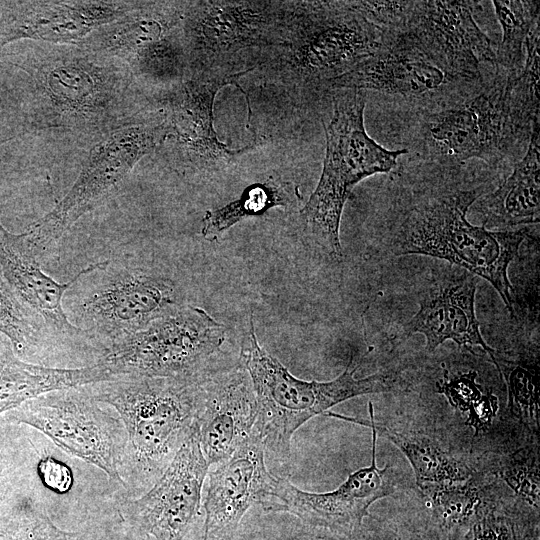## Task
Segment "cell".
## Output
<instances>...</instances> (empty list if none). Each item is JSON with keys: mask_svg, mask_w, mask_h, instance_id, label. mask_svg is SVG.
Segmentation results:
<instances>
[{"mask_svg": "<svg viewBox=\"0 0 540 540\" xmlns=\"http://www.w3.org/2000/svg\"><path fill=\"white\" fill-rule=\"evenodd\" d=\"M196 432L209 464L228 459L252 433L257 405L247 371L238 362L205 376Z\"/></svg>", "mask_w": 540, "mask_h": 540, "instance_id": "d6986e66", "label": "cell"}, {"mask_svg": "<svg viewBox=\"0 0 540 540\" xmlns=\"http://www.w3.org/2000/svg\"><path fill=\"white\" fill-rule=\"evenodd\" d=\"M333 111L325 126L326 151L318 184L301 210L310 234L336 259L342 257L340 222L344 205L356 184L378 173H389L405 148L389 150L365 129V91L336 89Z\"/></svg>", "mask_w": 540, "mask_h": 540, "instance_id": "ba28073f", "label": "cell"}, {"mask_svg": "<svg viewBox=\"0 0 540 540\" xmlns=\"http://www.w3.org/2000/svg\"><path fill=\"white\" fill-rule=\"evenodd\" d=\"M0 540H84V537L59 529L28 501L0 518Z\"/></svg>", "mask_w": 540, "mask_h": 540, "instance_id": "f546056e", "label": "cell"}, {"mask_svg": "<svg viewBox=\"0 0 540 540\" xmlns=\"http://www.w3.org/2000/svg\"><path fill=\"white\" fill-rule=\"evenodd\" d=\"M12 457L6 447L4 440L0 439V497L5 493L6 479L12 468Z\"/></svg>", "mask_w": 540, "mask_h": 540, "instance_id": "e575fe53", "label": "cell"}, {"mask_svg": "<svg viewBox=\"0 0 540 540\" xmlns=\"http://www.w3.org/2000/svg\"><path fill=\"white\" fill-rule=\"evenodd\" d=\"M39 469L44 483L52 490L65 492L70 488L72 475L62 462L50 458L42 460Z\"/></svg>", "mask_w": 540, "mask_h": 540, "instance_id": "836d02e7", "label": "cell"}, {"mask_svg": "<svg viewBox=\"0 0 540 540\" xmlns=\"http://www.w3.org/2000/svg\"><path fill=\"white\" fill-rule=\"evenodd\" d=\"M300 201L298 188L290 181L267 180L248 187L236 200L206 211L202 220L205 238H216L239 221L275 207L290 209Z\"/></svg>", "mask_w": 540, "mask_h": 540, "instance_id": "83f0119b", "label": "cell"}, {"mask_svg": "<svg viewBox=\"0 0 540 540\" xmlns=\"http://www.w3.org/2000/svg\"><path fill=\"white\" fill-rule=\"evenodd\" d=\"M109 265L76 309L78 319L88 325L86 332L105 338L108 345L182 304L171 279L139 268Z\"/></svg>", "mask_w": 540, "mask_h": 540, "instance_id": "4fadbf2b", "label": "cell"}, {"mask_svg": "<svg viewBox=\"0 0 540 540\" xmlns=\"http://www.w3.org/2000/svg\"><path fill=\"white\" fill-rule=\"evenodd\" d=\"M226 327L204 309L180 304L141 330L108 345L98 360L113 378L124 376L200 380L214 365Z\"/></svg>", "mask_w": 540, "mask_h": 540, "instance_id": "9c48e42d", "label": "cell"}, {"mask_svg": "<svg viewBox=\"0 0 540 540\" xmlns=\"http://www.w3.org/2000/svg\"><path fill=\"white\" fill-rule=\"evenodd\" d=\"M497 68L474 91L422 110L410 127L409 147L425 160L459 164L479 159L497 166L540 129V113Z\"/></svg>", "mask_w": 540, "mask_h": 540, "instance_id": "7a4b0ae2", "label": "cell"}, {"mask_svg": "<svg viewBox=\"0 0 540 540\" xmlns=\"http://www.w3.org/2000/svg\"><path fill=\"white\" fill-rule=\"evenodd\" d=\"M297 1H186L181 30L190 77H242L286 40ZM189 77V78H190Z\"/></svg>", "mask_w": 540, "mask_h": 540, "instance_id": "5b68a950", "label": "cell"}, {"mask_svg": "<svg viewBox=\"0 0 540 540\" xmlns=\"http://www.w3.org/2000/svg\"><path fill=\"white\" fill-rule=\"evenodd\" d=\"M112 379L99 362L81 368H53L25 362L6 351L0 355V415L49 392Z\"/></svg>", "mask_w": 540, "mask_h": 540, "instance_id": "d4e9b609", "label": "cell"}, {"mask_svg": "<svg viewBox=\"0 0 540 540\" xmlns=\"http://www.w3.org/2000/svg\"><path fill=\"white\" fill-rule=\"evenodd\" d=\"M387 540H444L442 538H436L434 536H431L429 534H422V533H410V534H399L398 532H394L391 534Z\"/></svg>", "mask_w": 540, "mask_h": 540, "instance_id": "d590c367", "label": "cell"}, {"mask_svg": "<svg viewBox=\"0 0 540 540\" xmlns=\"http://www.w3.org/2000/svg\"><path fill=\"white\" fill-rule=\"evenodd\" d=\"M273 474L260 435L252 433L209 473L204 499V540H234L246 511L259 504Z\"/></svg>", "mask_w": 540, "mask_h": 540, "instance_id": "ac0fdd59", "label": "cell"}, {"mask_svg": "<svg viewBox=\"0 0 540 540\" xmlns=\"http://www.w3.org/2000/svg\"><path fill=\"white\" fill-rule=\"evenodd\" d=\"M169 133L161 109L147 111L102 136L90 149L64 197L24 233L35 256L51 251L67 230L111 194L144 156L168 139Z\"/></svg>", "mask_w": 540, "mask_h": 540, "instance_id": "30bf717a", "label": "cell"}, {"mask_svg": "<svg viewBox=\"0 0 540 540\" xmlns=\"http://www.w3.org/2000/svg\"><path fill=\"white\" fill-rule=\"evenodd\" d=\"M237 78L239 76L190 77L160 99L169 126L168 139H174L177 160L186 168L206 172L222 169L255 148L252 144L231 149L219 140L214 129L215 97Z\"/></svg>", "mask_w": 540, "mask_h": 540, "instance_id": "e0dca14e", "label": "cell"}, {"mask_svg": "<svg viewBox=\"0 0 540 540\" xmlns=\"http://www.w3.org/2000/svg\"><path fill=\"white\" fill-rule=\"evenodd\" d=\"M51 45L28 69L37 129L101 138L147 112L125 62L79 44Z\"/></svg>", "mask_w": 540, "mask_h": 540, "instance_id": "6da1fadb", "label": "cell"}, {"mask_svg": "<svg viewBox=\"0 0 540 540\" xmlns=\"http://www.w3.org/2000/svg\"><path fill=\"white\" fill-rule=\"evenodd\" d=\"M462 540H522L515 524L495 512L483 513L467 530Z\"/></svg>", "mask_w": 540, "mask_h": 540, "instance_id": "d6a6232c", "label": "cell"}, {"mask_svg": "<svg viewBox=\"0 0 540 540\" xmlns=\"http://www.w3.org/2000/svg\"><path fill=\"white\" fill-rule=\"evenodd\" d=\"M238 362L247 371L255 394L254 430L264 443L265 453L282 465L290 460L293 434L308 420L353 397L392 388L390 378L384 374L356 378L357 367L352 368V358L346 369L331 381H306L295 377L260 345L252 316L241 343Z\"/></svg>", "mask_w": 540, "mask_h": 540, "instance_id": "8992f818", "label": "cell"}, {"mask_svg": "<svg viewBox=\"0 0 540 540\" xmlns=\"http://www.w3.org/2000/svg\"><path fill=\"white\" fill-rule=\"evenodd\" d=\"M540 129L533 132L527 150L513 172L480 201L483 226L504 228L539 223Z\"/></svg>", "mask_w": 540, "mask_h": 540, "instance_id": "cb8c5ba5", "label": "cell"}, {"mask_svg": "<svg viewBox=\"0 0 540 540\" xmlns=\"http://www.w3.org/2000/svg\"><path fill=\"white\" fill-rule=\"evenodd\" d=\"M202 379L124 376L86 386L115 409L126 430L121 484L145 493L191 434L202 404Z\"/></svg>", "mask_w": 540, "mask_h": 540, "instance_id": "3957f363", "label": "cell"}, {"mask_svg": "<svg viewBox=\"0 0 540 540\" xmlns=\"http://www.w3.org/2000/svg\"><path fill=\"white\" fill-rule=\"evenodd\" d=\"M387 34L348 1H297L287 37L258 67L300 89H323L376 52Z\"/></svg>", "mask_w": 540, "mask_h": 540, "instance_id": "52a82bcc", "label": "cell"}, {"mask_svg": "<svg viewBox=\"0 0 540 540\" xmlns=\"http://www.w3.org/2000/svg\"><path fill=\"white\" fill-rule=\"evenodd\" d=\"M372 430L371 464L351 473L335 490L324 493L298 489L287 479L273 475L259 505L268 512H287L306 524L338 536L357 533L369 507L391 495L395 485L388 467L376 464L377 432Z\"/></svg>", "mask_w": 540, "mask_h": 540, "instance_id": "5bb4252c", "label": "cell"}, {"mask_svg": "<svg viewBox=\"0 0 540 540\" xmlns=\"http://www.w3.org/2000/svg\"><path fill=\"white\" fill-rule=\"evenodd\" d=\"M350 7L385 34L404 32L414 1H348Z\"/></svg>", "mask_w": 540, "mask_h": 540, "instance_id": "1f68e13d", "label": "cell"}, {"mask_svg": "<svg viewBox=\"0 0 540 540\" xmlns=\"http://www.w3.org/2000/svg\"><path fill=\"white\" fill-rule=\"evenodd\" d=\"M476 1H414L405 33L452 74L475 84L488 78L485 66L497 68L488 36L474 19Z\"/></svg>", "mask_w": 540, "mask_h": 540, "instance_id": "9a60e30c", "label": "cell"}, {"mask_svg": "<svg viewBox=\"0 0 540 540\" xmlns=\"http://www.w3.org/2000/svg\"><path fill=\"white\" fill-rule=\"evenodd\" d=\"M209 467L195 424L158 480L141 496L124 502V518L154 540H183L199 511Z\"/></svg>", "mask_w": 540, "mask_h": 540, "instance_id": "2e32d148", "label": "cell"}, {"mask_svg": "<svg viewBox=\"0 0 540 540\" xmlns=\"http://www.w3.org/2000/svg\"><path fill=\"white\" fill-rule=\"evenodd\" d=\"M445 485L433 497L437 524L451 539L464 527H469L482 515L477 512L478 497L472 487Z\"/></svg>", "mask_w": 540, "mask_h": 540, "instance_id": "4dcf8cb0", "label": "cell"}, {"mask_svg": "<svg viewBox=\"0 0 540 540\" xmlns=\"http://www.w3.org/2000/svg\"><path fill=\"white\" fill-rule=\"evenodd\" d=\"M502 39L495 51L496 66L518 74L524 62V45L533 26L540 20V2L530 0H494Z\"/></svg>", "mask_w": 540, "mask_h": 540, "instance_id": "f1b7e54d", "label": "cell"}, {"mask_svg": "<svg viewBox=\"0 0 540 540\" xmlns=\"http://www.w3.org/2000/svg\"><path fill=\"white\" fill-rule=\"evenodd\" d=\"M141 89L164 98L190 77L181 25L136 51L125 62Z\"/></svg>", "mask_w": 540, "mask_h": 540, "instance_id": "4316f807", "label": "cell"}, {"mask_svg": "<svg viewBox=\"0 0 540 540\" xmlns=\"http://www.w3.org/2000/svg\"><path fill=\"white\" fill-rule=\"evenodd\" d=\"M0 260L12 284L43 324L58 335L68 338L86 333L75 326L64 311L65 293L83 276L105 269L110 261L91 263L72 279L60 283L47 275L30 250L25 234L15 236L0 225Z\"/></svg>", "mask_w": 540, "mask_h": 540, "instance_id": "7402d4cb", "label": "cell"}, {"mask_svg": "<svg viewBox=\"0 0 540 540\" xmlns=\"http://www.w3.org/2000/svg\"><path fill=\"white\" fill-rule=\"evenodd\" d=\"M369 420L348 418L332 412L330 415L373 428L394 443L410 461L420 487L429 483L441 486L457 484L466 480L470 471L465 464L455 460L431 439L414 434L397 432L375 421L373 405L368 403Z\"/></svg>", "mask_w": 540, "mask_h": 540, "instance_id": "484cf974", "label": "cell"}, {"mask_svg": "<svg viewBox=\"0 0 540 540\" xmlns=\"http://www.w3.org/2000/svg\"><path fill=\"white\" fill-rule=\"evenodd\" d=\"M0 21V44L32 39L76 45L133 10L138 1H27L12 3Z\"/></svg>", "mask_w": 540, "mask_h": 540, "instance_id": "ffe728a7", "label": "cell"}, {"mask_svg": "<svg viewBox=\"0 0 540 540\" xmlns=\"http://www.w3.org/2000/svg\"><path fill=\"white\" fill-rule=\"evenodd\" d=\"M86 386L49 392L5 413V421L42 432L67 454L96 466L121 483L126 430Z\"/></svg>", "mask_w": 540, "mask_h": 540, "instance_id": "8fae6325", "label": "cell"}, {"mask_svg": "<svg viewBox=\"0 0 540 540\" xmlns=\"http://www.w3.org/2000/svg\"><path fill=\"white\" fill-rule=\"evenodd\" d=\"M186 1H138L119 19L101 26L79 45L126 62L143 46L180 27Z\"/></svg>", "mask_w": 540, "mask_h": 540, "instance_id": "603a6c76", "label": "cell"}, {"mask_svg": "<svg viewBox=\"0 0 540 540\" xmlns=\"http://www.w3.org/2000/svg\"><path fill=\"white\" fill-rule=\"evenodd\" d=\"M475 295L473 274L465 271L445 278L420 298L419 309L405 325V333L423 334L430 352L447 340L466 348L479 346L494 362L496 351L485 342L476 318Z\"/></svg>", "mask_w": 540, "mask_h": 540, "instance_id": "44dd1931", "label": "cell"}, {"mask_svg": "<svg viewBox=\"0 0 540 540\" xmlns=\"http://www.w3.org/2000/svg\"><path fill=\"white\" fill-rule=\"evenodd\" d=\"M480 188L456 189L420 200L393 238L397 255L420 254L448 261L487 280L513 314L508 267L527 238L526 230L492 231L467 219Z\"/></svg>", "mask_w": 540, "mask_h": 540, "instance_id": "277c9868", "label": "cell"}, {"mask_svg": "<svg viewBox=\"0 0 540 540\" xmlns=\"http://www.w3.org/2000/svg\"><path fill=\"white\" fill-rule=\"evenodd\" d=\"M311 540H346L344 537L343 538H338V537H326V536H323V537H315Z\"/></svg>", "mask_w": 540, "mask_h": 540, "instance_id": "8d00e7d4", "label": "cell"}, {"mask_svg": "<svg viewBox=\"0 0 540 540\" xmlns=\"http://www.w3.org/2000/svg\"><path fill=\"white\" fill-rule=\"evenodd\" d=\"M483 83H471L452 74L401 32L387 34L376 52L331 80L326 90H372L406 100L422 110L462 97Z\"/></svg>", "mask_w": 540, "mask_h": 540, "instance_id": "7c38bea8", "label": "cell"}]
</instances>
